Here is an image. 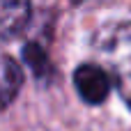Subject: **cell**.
<instances>
[{
  "label": "cell",
  "mask_w": 131,
  "mask_h": 131,
  "mask_svg": "<svg viewBox=\"0 0 131 131\" xmlns=\"http://www.w3.org/2000/svg\"><path fill=\"white\" fill-rule=\"evenodd\" d=\"M30 18V5L16 0H0V44L14 39Z\"/></svg>",
  "instance_id": "obj_3"
},
{
  "label": "cell",
  "mask_w": 131,
  "mask_h": 131,
  "mask_svg": "<svg viewBox=\"0 0 131 131\" xmlns=\"http://www.w3.org/2000/svg\"><path fill=\"white\" fill-rule=\"evenodd\" d=\"M21 85H23L21 67H18L12 58L2 55V58H0V111H5V108L16 99Z\"/></svg>",
  "instance_id": "obj_4"
},
{
  "label": "cell",
  "mask_w": 131,
  "mask_h": 131,
  "mask_svg": "<svg viewBox=\"0 0 131 131\" xmlns=\"http://www.w3.org/2000/svg\"><path fill=\"white\" fill-rule=\"evenodd\" d=\"M23 60H25V64L35 71L37 78H48V76H51L48 55H46L37 44H25V46H23Z\"/></svg>",
  "instance_id": "obj_5"
},
{
  "label": "cell",
  "mask_w": 131,
  "mask_h": 131,
  "mask_svg": "<svg viewBox=\"0 0 131 131\" xmlns=\"http://www.w3.org/2000/svg\"><path fill=\"white\" fill-rule=\"evenodd\" d=\"M97 53L106 69L113 74L115 88L131 108V21L104 28L97 35Z\"/></svg>",
  "instance_id": "obj_1"
},
{
  "label": "cell",
  "mask_w": 131,
  "mask_h": 131,
  "mask_svg": "<svg viewBox=\"0 0 131 131\" xmlns=\"http://www.w3.org/2000/svg\"><path fill=\"white\" fill-rule=\"evenodd\" d=\"M74 85L88 104H101L111 94V76L97 64H81L74 71Z\"/></svg>",
  "instance_id": "obj_2"
}]
</instances>
